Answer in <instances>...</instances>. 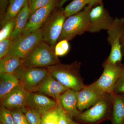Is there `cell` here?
<instances>
[{
    "label": "cell",
    "instance_id": "1",
    "mask_svg": "<svg viewBox=\"0 0 124 124\" xmlns=\"http://www.w3.org/2000/svg\"><path fill=\"white\" fill-rule=\"evenodd\" d=\"M81 63L78 61L68 64L62 63L46 68L55 80L69 89L79 91L85 85L80 72Z\"/></svg>",
    "mask_w": 124,
    "mask_h": 124
},
{
    "label": "cell",
    "instance_id": "2",
    "mask_svg": "<svg viewBox=\"0 0 124 124\" xmlns=\"http://www.w3.org/2000/svg\"><path fill=\"white\" fill-rule=\"evenodd\" d=\"M113 93L103 95L91 108L81 112L76 119L84 124H98L105 120H110L113 107Z\"/></svg>",
    "mask_w": 124,
    "mask_h": 124
},
{
    "label": "cell",
    "instance_id": "3",
    "mask_svg": "<svg viewBox=\"0 0 124 124\" xmlns=\"http://www.w3.org/2000/svg\"><path fill=\"white\" fill-rule=\"evenodd\" d=\"M22 59L23 66L26 68H46L61 63L54 50L43 40Z\"/></svg>",
    "mask_w": 124,
    "mask_h": 124
},
{
    "label": "cell",
    "instance_id": "4",
    "mask_svg": "<svg viewBox=\"0 0 124 124\" xmlns=\"http://www.w3.org/2000/svg\"><path fill=\"white\" fill-rule=\"evenodd\" d=\"M91 7L88 6L79 13L66 19L58 41L73 39L77 36L88 32L90 28L89 12Z\"/></svg>",
    "mask_w": 124,
    "mask_h": 124
},
{
    "label": "cell",
    "instance_id": "5",
    "mask_svg": "<svg viewBox=\"0 0 124 124\" xmlns=\"http://www.w3.org/2000/svg\"><path fill=\"white\" fill-rule=\"evenodd\" d=\"M14 75L21 85L30 93H37L49 73L45 68H26L22 66Z\"/></svg>",
    "mask_w": 124,
    "mask_h": 124
},
{
    "label": "cell",
    "instance_id": "6",
    "mask_svg": "<svg viewBox=\"0 0 124 124\" xmlns=\"http://www.w3.org/2000/svg\"><path fill=\"white\" fill-rule=\"evenodd\" d=\"M66 17L62 10H59L51 15L41 27L43 41L54 50L62 33Z\"/></svg>",
    "mask_w": 124,
    "mask_h": 124
},
{
    "label": "cell",
    "instance_id": "7",
    "mask_svg": "<svg viewBox=\"0 0 124 124\" xmlns=\"http://www.w3.org/2000/svg\"><path fill=\"white\" fill-rule=\"evenodd\" d=\"M108 41L111 46L110 53L105 62L116 64L122 60L120 41L124 32V18H116L107 31Z\"/></svg>",
    "mask_w": 124,
    "mask_h": 124
},
{
    "label": "cell",
    "instance_id": "8",
    "mask_svg": "<svg viewBox=\"0 0 124 124\" xmlns=\"http://www.w3.org/2000/svg\"><path fill=\"white\" fill-rule=\"evenodd\" d=\"M42 40L41 28L31 33L21 35L13 40L8 54L23 59Z\"/></svg>",
    "mask_w": 124,
    "mask_h": 124
},
{
    "label": "cell",
    "instance_id": "9",
    "mask_svg": "<svg viewBox=\"0 0 124 124\" xmlns=\"http://www.w3.org/2000/svg\"><path fill=\"white\" fill-rule=\"evenodd\" d=\"M120 63L113 64L104 62L101 75L96 81L91 84L102 95L113 93L114 87L119 76Z\"/></svg>",
    "mask_w": 124,
    "mask_h": 124
},
{
    "label": "cell",
    "instance_id": "10",
    "mask_svg": "<svg viewBox=\"0 0 124 124\" xmlns=\"http://www.w3.org/2000/svg\"><path fill=\"white\" fill-rule=\"evenodd\" d=\"M89 15L90 28L88 32L91 33H96L102 30L108 31L114 20L103 2L91 7Z\"/></svg>",
    "mask_w": 124,
    "mask_h": 124
},
{
    "label": "cell",
    "instance_id": "11",
    "mask_svg": "<svg viewBox=\"0 0 124 124\" xmlns=\"http://www.w3.org/2000/svg\"><path fill=\"white\" fill-rule=\"evenodd\" d=\"M59 3L58 0H52L48 4L38 10L29 18L21 35L31 33L40 29L51 15V12L58 5Z\"/></svg>",
    "mask_w": 124,
    "mask_h": 124
},
{
    "label": "cell",
    "instance_id": "12",
    "mask_svg": "<svg viewBox=\"0 0 124 124\" xmlns=\"http://www.w3.org/2000/svg\"><path fill=\"white\" fill-rule=\"evenodd\" d=\"M30 92L19 84L0 100L1 106L10 110H21L26 106Z\"/></svg>",
    "mask_w": 124,
    "mask_h": 124
},
{
    "label": "cell",
    "instance_id": "13",
    "mask_svg": "<svg viewBox=\"0 0 124 124\" xmlns=\"http://www.w3.org/2000/svg\"><path fill=\"white\" fill-rule=\"evenodd\" d=\"M57 106L56 101L46 95L37 93H30L26 106L36 111L42 116Z\"/></svg>",
    "mask_w": 124,
    "mask_h": 124
},
{
    "label": "cell",
    "instance_id": "14",
    "mask_svg": "<svg viewBox=\"0 0 124 124\" xmlns=\"http://www.w3.org/2000/svg\"><path fill=\"white\" fill-rule=\"evenodd\" d=\"M104 95L98 93L91 84L85 85L81 89L78 91L77 107L78 110L81 112L86 108L91 107Z\"/></svg>",
    "mask_w": 124,
    "mask_h": 124
},
{
    "label": "cell",
    "instance_id": "15",
    "mask_svg": "<svg viewBox=\"0 0 124 124\" xmlns=\"http://www.w3.org/2000/svg\"><path fill=\"white\" fill-rule=\"evenodd\" d=\"M69 89L55 80L49 73L40 85L37 92L50 96L56 101L60 99L62 94Z\"/></svg>",
    "mask_w": 124,
    "mask_h": 124
},
{
    "label": "cell",
    "instance_id": "16",
    "mask_svg": "<svg viewBox=\"0 0 124 124\" xmlns=\"http://www.w3.org/2000/svg\"><path fill=\"white\" fill-rule=\"evenodd\" d=\"M78 94V91L69 89L61 96L63 108L72 119H76L81 112L77 107Z\"/></svg>",
    "mask_w": 124,
    "mask_h": 124
},
{
    "label": "cell",
    "instance_id": "17",
    "mask_svg": "<svg viewBox=\"0 0 124 124\" xmlns=\"http://www.w3.org/2000/svg\"><path fill=\"white\" fill-rule=\"evenodd\" d=\"M30 17L27 1L15 18V26L11 38L14 40L22 34Z\"/></svg>",
    "mask_w": 124,
    "mask_h": 124
},
{
    "label": "cell",
    "instance_id": "18",
    "mask_svg": "<svg viewBox=\"0 0 124 124\" xmlns=\"http://www.w3.org/2000/svg\"><path fill=\"white\" fill-rule=\"evenodd\" d=\"M110 120L112 124H122L124 120V94L113 93Z\"/></svg>",
    "mask_w": 124,
    "mask_h": 124
},
{
    "label": "cell",
    "instance_id": "19",
    "mask_svg": "<svg viewBox=\"0 0 124 124\" xmlns=\"http://www.w3.org/2000/svg\"><path fill=\"white\" fill-rule=\"evenodd\" d=\"M23 65L22 59L7 54L0 60V74H14Z\"/></svg>",
    "mask_w": 124,
    "mask_h": 124
},
{
    "label": "cell",
    "instance_id": "20",
    "mask_svg": "<svg viewBox=\"0 0 124 124\" xmlns=\"http://www.w3.org/2000/svg\"><path fill=\"white\" fill-rule=\"evenodd\" d=\"M28 0H9L8 5L2 18L0 19L1 27L13 20L26 4Z\"/></svg>",
    "mask_w": 124,
    "mask_h": 124
},
{
    "label": "cell",
    "instance_id": "21",
    "mask_svg": "<svg viewBox=\"0 0 124 124\" xmlns=\"http://www.w3.org/2000/svg\"><path fill=\"white\" fill-rule=\"evenodd\" d=\"M19 84L18 80L14 74H0V100Z\"/></svg>",
    "mask_w": 124,
    "mask_h": 124
},
{
    "label": "cell",
    "instance_id": "22",
    "mask_svg": "<svg viewBox=\"0 0 124 124\" xmlns=\"http://www.w3.org/2000/svg\"><path fill=\"white\" fill-rule=\"evenodd\" d=\"M91 0H73L63 10L66 17L79 13L90 4Z\"/></svg>",
    "mask_w": 124,
    "mask_h": 124
},
{
    "label": "cell",
    "instance_id": "23",
    "mask_svg": "<svg viewBox=\"0 0 124 124\" xmlns=\"http://www.w3.org/2000/svg\"><path fill=\"white\" fill-rule=\"evenodd\" d=\"M30 124H41L42 116L33 109L26 106L21 109Z\"/></svg>",
    "mask_w": 124,
    "mask_h": 124
},
{
    "label": "cell",
    "instance_id": "24",
    "mask_svg": "<svg viewBox=\"0 0 124 124\" xmlns=\"http://www.w3.org/2000/svg\"><path fill=\"white\" fill-rule=\"evenodd\" d=\"M59 118V112L57 106L42 116L41 124H58Z\"/></svg>",
    "mask_w": 124,
    "mask_h": 124
},
{
    "label": "cell",
    "instance_id": "25",
    "mask_svg": "<svg viewBox=\"0 0 124 124\" xmlns=\"http://www.w3.org/2000/svg\"><path fill=\"white\" fill-rule=\"evenodd\" d=\"M113 93L117 94H124V64L119 63V76L116 83Z\"/></svg>",
    "mask_w": 124,
    "mask_h": 124
},
{
    "label": "cell",
    "instance_id": "26",
    "mask_svg": "<svg viewBox=\"0 0 124 124\" xmlns=\"http://www.w3.org/2000/svg\"><path fill=\"white\" fill-rule=\"evenodd\" d=\"M52 0H28L30 10V18L32 15L42 7L48 4Z\"/></svg>",
    "mask_w": 124,
    "mask_h": 124
},
{
    "label": "cell",
    "instance_id": "27",
    "mask_svg": "<svg viewBox=\"0 0 124 124\" xmlns=\"http://www.w3.org/2000/svg\"><path fill=\"white\" fill-rule=\"evenodd\" d=\"M15 26V19L10 20L2 27L0 31V41L11 38Z\"/></svg>",
    "mask_w": 124,
    "mask_h": 124
},
{
    "label": "cell",
    "instance_id": "28",
    "mask_svg": "<svg viewBox=\"0 0 124 124\" xmlns=\"http://www.w3.org/2000/svg\"><path fill=\"white\" fill-rule=\"evenodd\" d=\"M69 41L62 40L59 41L55 45L54 51L57 57L66 55L70 50V46Z\"/></svg>",
    "mask_w": 124,
    "mask_h": 124
},
{
    "label": "cell",
    "instance_id": "29",
    "mask_svg": "<svg viewBox=\"0 0 124 124\" xmlns=\"http://www.w3.org/2000/svg\"><path fill=\"white\" fill-rule=\"evenodd\" d=\"M0 121L2 124H15L10 110L2 106L0 109Z\"/></svg>",
    "mask_w": 124,
    "mask_h": 124
},
{
    "label": "cell",
    "instance_id": "30",
    "mask_svg": "<svg viewBox=\"0 0 124 124\" xmlns=\"http://www.w3.org/2000/svg\"><path fill=\"white\" fill-rule=\"evenodd\" d=\"M10 112L15 124H30L21 110H11Z\"/></svg>",
    "mask_w": 124,
    "mask_h": 124
},
{
    "label": "cell",
    "instance_id": "31",
    "mask_svg": "<svg viewBox=\"0 0 124 124\" xmlns=\"http://www.w3.org/2000/svg\"><path fill=\"white\" fill-rule=\"evenodd\" d=\"M13 40L11 38L0 41V59L8 54Z\"/></svg>",
    "mask_w": 124,
    "mask_h": 124
},
{
    "label": "cell",
    "instance_id": "32",
    "mask_svg": "<svg viewBox=\"0 0 124 124\" xmlns=\"http://www.w3.org/2000/svg\"><path fill=\"white\" fill-rule=\"evenodd\" d=\"M57 107L59 114V118L58 124H69L68 116L62 106L61 102V98L60 99L56 101Z\"/></svg>",
    "mask_w": 124,
    "mask_h": 124
},
{
    "label": "cell",
    "instance_id": "33",
    "mask_svg": "<svg viewBox=\"0 0 124 124\" xmlns=\"http://www.w3.org/2000/svg\"><path fill=\"white\" fill-rule=\"evenodd\" d=\"M102 2V0H91L90 3L88 5V6L91 7L95 5L100 4Z\"/></svg>",
    "mask_w": 124,
    "mask_h": 124
},
{
    "label": "cell",
    "instance_id": "34",
    "mask_svg": "<svg viewBox=\"0 0 124 124\" xmlns=\"http://www.w3.org/2000/svg\"><path fill=\"white\" fill-rule=\"evenodd\" d=\"M121 46V51L123 56H124V32L122 35L120 41Z\"/></svg>",
    "mask_w": 124,
    "mask_h": 124
},
{
    "label": "cell",
    "instance_id": "35",
    "mask_svg": "<svg viewBox=\"0 0 124 124\" xmlns=\"http://www.w3.org/2000/svg\"><path fill=\"white\" fill-rule=\"evenodd\" d=\"M68 0H60L59 1L58 6L59 7H62L64 5V4Z\"/></svg>",
    "mask_w": 124,
    "mask_h": 124
},
{
    "label": "cell",
    "instance_id": "36",
    "mask_svg": "<svg viewBox=\"0 0 124 124\" xmlns=\"http://www.w3.org/2000/svg\"><path fill=\"white\" fill-rule=\"evenodd\" d=\"M68 122H69V124H81L75 122L72 119H71L69 116H68Z\"/></svg>",
    "mask_w": 124,
    "mask_h": 124
},
{
    "label": "cell",
    "instance_id": "37",
    "mask_svg": "<svg viewBox=\"0 0 124 124\" xmlns=\"http://www.w3.org/2000/svg\"><path fill=\"white\" fill-rule=\"evenodd\" d=\"M122 124H124V121H123V122H122Z\"/></svg>",
    "mask_w": 124,
    "mask_h": 124
},
{
    "label": "cell",
    "instance_id": "38",
    "mask_svg": "<svg viewBox=\"0 0 124 124\" xmlns=\"http://www.w3.org/2000/svg\"><path fill=\"white\" fill-rule=\"evenodd\" d=\"M0 124H1V123H0Z\"/></svg>",
    "mask_w": 124,
    "mask_h": 124
}]
</instances>
